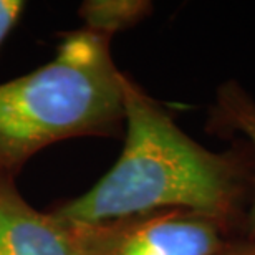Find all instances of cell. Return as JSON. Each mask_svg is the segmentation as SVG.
<instances>
[{"label":"cell","instance_id":"277c9868","mask_svg":"<svg viewBox=\"0 0 255 255\" xmlns=\"http://www.w3.org/2000/svg\"><path fill=\"white\" fill-rule=\"evenodd\" d=\"M0 255H76L75 224L40 212L0 169Z\"/></svg>","mask_w":255,"mask_h":255},{"label":"cell","instance_id":"7a4b0ae2","mask_svg":"<svg viewBox=\"0 0 255 255\" xmlns=\"http://www.w3.org/2000/svg\"><path fill=\"white\" fill-rule=\"evenodd\" d=\"M123 132V71L111 40L86 28L66 32L48 63L0 83V169L15 177L55 142Z\"/></svg>","mask_w":255,"mask_h":255},{"label":"cell","instance_id":"ba28073f","mask_svg":"<svg viewBox=\"0 0 255 255\" xmlns=\"http://www.w3.org/2000/svg\"><path fill=\"white\" fill-rule=\"evenodd\" d=\"M219 255H255V237H239Z\"/></svg>","mask_w":255,"mask_h":255},{"label":"cell","instance_id":"8992f818","mask_svg":"<svg viewBox=\"0 0 255 255\" xmlns=\"http://www.w3.org/2000/svg\"><path fill=\"white\" fill-rule=\"evenodd\" d=\"M154 10L149 0H85L78 15L86 30L106 38L129 30L146 20Z\"/></svg>","mask_w":255,"mask_h":255},{"label":"cell","instance_id":"6da1fadb","mask_svg":"<svg viewBox=\"0 0 255 255\" xmlns=\"http://www.w3.org/2000/svg\"><path fill=\"white\" fill-rule=\"evenodd\" d=\"M125 146L113 167L81 196L55 206V216L93 224L136 214L184 209L244 237L254 159L249 146L211 151L186 134L172 115L123 73Z\"/></svg>","mask_w":255,"mask_h":255},{"label":"cell","instance_id":"5b68a950","mask_svg":"<svg viewBox=\"0 0 255 255\" xmlns=\"http://www.w3.org/2000/svg\"><path fill=\"white\" fill-rule=\"evenodd\" d=\"M206 131L219 137L244 141L254 159V187L244 237H255V98L236 80H227L216 90L209 108Z\"/></svg>","mask_w":255,"mask_h":255},{"label":"cell","instance_id":"52a82bcc","mask_svg":"<svg viewBox=\"0 0 255 255\" xmlns=\"http://www.w3.org/2000/svg\"><path fill=\"white\" fill-rule=\"evenodd\" d=\"M27 3L22 0H0V48L7 37L17 27Z\"/></svg>","mask_w":255,"mask_h":255},{"label":"cell","instance_id":"3957f363","mask_svg":"<svg viewBox=\"0 0 255 255\" xmlns=\"http://www.w3.org/2000/svg\"><path fill=\"white\" fill-rule=\"evenodd\" d=\"M73 224L76 255H219L242 237L216 219L184 209Z\"/></svg>","mask_w":255,"mask_h":255}]
</instances>
